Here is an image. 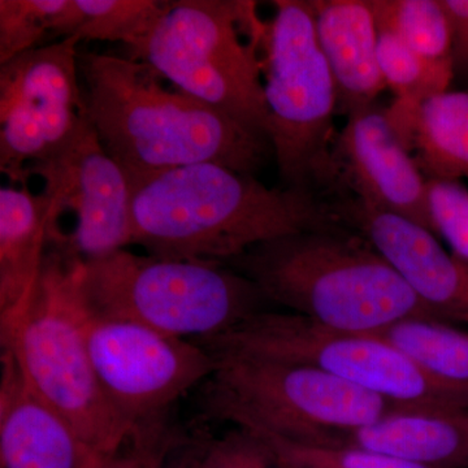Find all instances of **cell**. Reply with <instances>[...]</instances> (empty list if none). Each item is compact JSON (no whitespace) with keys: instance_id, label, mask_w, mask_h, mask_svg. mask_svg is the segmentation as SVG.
Wrapping results in <instances>:
<instances>
[{"instance_id":"obj_4","label":"cell","mask_w":468,"mask_h":468,"mask_svg":"<svg viewBox=\"0 0 468 468\" xmlns=\"http://www.w3.org/2000/svg\"><path fill=\"white\" fill-rule=\"evenodd\" d=\"M81 263L48 246L30 300L0 329V345L14 356L33 392L110 458L137 426L111 405L92 367L82 324Z\"/></svg>"},{"instance_id":"obj_16","label":"cell","mask_w":468,"mask_h":468,"mask_svg":"<svg viewBox=\"0 0 468 468\" xmlns=\"http://www.w3.org/2000/svg\"><path fill=\"white\" fill-rule=\"evenodd\" d=\"M316 34L345 115L377 103L387 86L378 60V29L368 0H311Z\"/></svg>"},{"instance_id":"obj_6","label":"cell","mask_w":468,"mask_h":468,"mask_svg":"<svg viewBox=\"0 0 468 468\" xmlns=\"http://www.w3.org/2000/svg\"><path fill=\"white\" fill-rule=\"evenodd\" d=\"M255 9L254 2L239 0L169 2L154 29L128 48V57L270 143L258 57L264 38L242 39L266 32Z\"/></svg>"},{"instance_id":"obj_21","label":"cell","mask_w":468,"mask_h":468,"mask_svg":"<svg viewBox=\"0 0 468 468\" xmlns=\"http://www.w3.org/2000/svg\"><path fill=\"white\" fill-rule=\"evenodd\" d=\"M372 335L399 347L431 374L468 384V331L440 320L415 318Z\"/></svg>"},{"instance_id":"obj_15","label":"cell","mask_w":468,"mask_h":468,"mask_svg":"<svg viewBox=\"0 0 468 468\" xmlns=\"http://www.w3.org/2000/svg\"><path fill=\"white\" fill-rule=\"evenodd\" d=\"M109 458L27 385L0 351V468H103Z\"/></svg>"},{"instance_id":"obj_29","label":"cell","mask_w":468,"mask_h":468,"mask_svg":"<svg viewBox=\"0 0 468 468\" xmlns=\"http://www.w3.org/2000/svg\"><path fill=\"white\" fill-rule=\"evenodd\" d=\"M452 29L454 73L468 76V0H441Z\"/></svg>"},{"instance_id":"obj_20","label":"cell","mask_w":468,"mask_h":468,"mask_svg":"<svg viewBox=\"0 0 468 468\" xmlns=\"http://www.w3.org/2000/svg\"><path fill=\"white\" fill-rule=\"evenodd\" d=\"M168 7L169 2L159 0H68L54 37L131 48L154 29Z\"/></svg>"},{"instance_id":"obj_13","label":"cell","mask_w":468,"mask_h":468,"mask_svg":"<svg viewBox=\"0 0 468 468\" xmlns=\"http://www.w3.org/2000/svg\"><path fill=\"white\" fill-rule=\"evenodd\" d=\"M335 187L372 207L414 221L433 233L427 203V178L397 133L388 110L374 103L347 115L335 135Z\"/></svg>"},{"instance_id":"obj_12","label":"cell","mask_w":468,"mask_h":468,"mask_svg":"<svg viewBox=\"0 0 468 468\" xmlns=\"http://www.w3.org/2000/svg\"><path fill=\"white\" fill-rule=\"evenodd\" d=\"M85 115V110H84ZM45 181L52 199V218L66 211L76 217L75 229L55 246L82 261L101 260L133 245V187L124 169L111 158L84 117L75 140L48 162L27 168Z\"/></svg>"},{"instance_id":"obj_14","label":"cell","mask_w":468,"mask_h":468,"mask_svg":"<svg viewBox=\"0 0 468 468\" xmlns=\"http://www.w3.org/2000/svg\"><path fill=\"white\" fill-rule=\"evenodd\" d=\"M328 208L341 224L365 237L442 322L468 325V263L446 251L435 234L354 196Z\"/></svg>"},{"instance_id":"obj_9","label":"cell","mask_w":468,"mask_h":468,"mask_svg":"<svg viewBox=\"0 0 468 468\" xmlns=\"http://www.w3.org/2000/svg\"><path fill=\"white\" fill-rule=\"evenodd\" d=\"M263 48L268 140L288 189L335 186L337 88L310 2L277 0Z\"/></svg>"},{"instance_id":"obj_26","label":"cell","mask_w":468,"mask_h":468,"mask_svg":"<svg viewBox=\"0 0 468 468\" xmlns=\"http://www.w3.org/2000/svg\"><path fill=\"white\" fill-rule=\"evenodd\" d=\"M427 203L433 234L468 263L467 187L458 180H427Z\"/></svg>"},{"instance_id":"obj_1","label":"cell","mask_w":468,"mask_h":468,"mask_svg":"<svg viewBox=\"0 0 468 468\" xmlns=\"http://www.w3.org/2000/svg\"><path fill=\"white\" fill-rule=\"evenodd\" d=\"M85 115L133 185L184 165L215 163L254 175L272 153L264 138L186 92L143 61L80 52Z\"/></svg>"},{"instance_id":"obj_2","label":"cell","mask_w":468,"mask_h":468,"mask_svg":"<svg viewBox=\"0 0 468 468\" xmlns=\"http://www.w3.org/2000/svg\"><path fill=\"white\" fill-rule=\"evenodd\" d=\"M133 245L165 260L227 261L338 220L313 193L268 187L215 163L184 165L132 185Z\"/></svg>"},{"instance_id":"obj_7","label":"cell","mask_w":468,"mask_h":468,"mask_svg":"<svg viewBox=\"0 0 468 468\" xmlns=\"http://www.w3.org/2000/svg\"><path fill=\"white\" fill-rule=\"evenodd\" d=\"M202 384L208 418L303 445L341 437L402 409L322 369L255 356H215Z\"/></svg>"},{"instance_id":"obj_11","label":"cell","mask_w":468,"mask_h":468,"mask_svg":"<svg viewBox=\"0 0 468 468\" xmlns=\"http://www.w3.org/2000/svg\"><path fill=\"white\" fill-rule=\"evenodd\" d=\"M82 324L101 389L133 426L167 415L178 399L205 384L218 367V359L196 341L91 313L84 301Z\"/></svg>"},{"instance_id":"obj_10","label":"cell","mask_w":468,"mask_h":468,"mask_svg":"<svg viewBox=\"0 0 468 468\" xmlns=\"http://www.w3.org/2000/svg\"><path fill=\"white\" fill-rule=\"evenodd\" d=\"M75 37L0 66V171L27 186V168L67 149L84 122Z\"/></svg>"},{"instance_id":"obj_23","label":"cell","mask_w":468,"mask_h":468,"mask_svg":"<svg viewBox=\"0 0 468 468\" xmlns=\"http://www.w3.org/2000/svg\"><path fill=\"white\" fill-rule=\"evenodd\" d=\"M378 60L385 86L396 95V103L415 104L449 90L455 76L452 60L423 57L384 30H378Z\"/></svg>"},{"instance_id":"obj_19","label":"cell","mask_w":468,"mask_h":468,"mask_svg":"<svg viewBox=\"0 0 468 468\" xmlns=\"http://www.w3.org/2000/svg\"><path fill=\"white\" fill-rule=\"evenodd\" d=\"M390 122L427 180L468 177V90H446L415 104L394 103Z\"/></svg>"},{"instance_id":"obj_17","label":"cell","mask_w":468,"mask_h":468,"mask_svg":"<svg viewBox=\"0 0 468 468\" xmlns=\"http://www.w3.org/2000/svg\"><path fill=\"white\" fill-rule=\"evenodd\" d=\"M52 199L27 186L0 189V329L26 309L55 229Z\"/></svg>"},{"instance_id":"obj_25","label":"cell","mask_w":468,"mask_h":468,"mask_svg":"<svg viewBox=\"0 0 468 468\" xmlns=\"http://www.w3.org/2000/svg\"><path fill=\"white\" fill-rule=\"evenodd\" d=\"M254 433L266 442L280 468H430L360 446L303 445Z\"/></svg>"},{"instance_id":"obj_8","label":"cell","mask_w":468,"mask_h":468,"mask_svg":"<svg viewBox=\"0 0 468 468\" xmlns=\"http://www.w3.org/2000/svg\"><path fill=\"white\" fill-rule=\"evenodd\" d=\"M196 343L214 356L311 366L402 409L468 410V384L431 374L377 335L335 331L298 314L261 311Z\"/></svg>"},{"instance_id":"obj_30","label":"cell","mask_w":468,"mask_h":468,"mask_svg":"<svg viewBox=\"0 0 468 468\" xmlns=\"http://www.w3.org/2000/svg\"><path fill=\"white\" fill-rule=\"evenodd\" d=\"M168 468H198V443L180 452L176 461L169 462Z\"/></svg>"},{"instance_id":"obj_22","label":"cell","mask_w":468,"mask_h":468,"mask_svg":"<svg viewBox=\"0 0 468 468\" xmlns=\"http://www.w3.org/2000/svg\"><path fill=\"white\" fill-rule=\"evenodd\" d=\"M378 29L399 37L418 54L452 60V29L441 0H368Z\"/></svg>"},{"instance_id":"obj_27","label":"cell","mask_w":468,"mask_h":468,"mask_svg":"<svg viewBox=\"0 0 468 468\" xmlns=\"http://www.w3.org/2000/svg\"><path fill=\"white\" fill-rule=\"evenodd\" d=\"M183 445L167 415H163L138 424L103 468H168L172 454Z\"/></svg>"},{"instance_id":"obj_24","label":"cell","mask_w":468,"mask_h":468,"mask_svg":"<svg viewBox=\"0 0 468 468\" xmlns=\"http://www.w3.org/2000/svg\"><path fill=\"white\" fill-rule=\"evenodd\" d=\"M68 0H0V66L54 37Z\"/></svg>"},{"instance_id":"obj_5","label":"cell","mask_w":468,"mask_h":468,"mask_svg":"<svg viewBox=\"0 0 468 468\" xmlns=\"http://www.w3.org/2000/svg\"><path fill=\"white\" fill-rule=\"evenodd\" d=\"M80 292L91 313L185 340H207L266 311L257 285L223 263L113 252L82 261Z\"/></svg>"},{"instance_id":"obj_18","label":"cell","mask_w":468,"mask_h":468,"mask_svg":"<svg viewBox=\"0 0 468 468\" xmlns=\"http://www.w3.org/2000/svg\"><path fill=\"white\" fill-rule=\"evenodd\" d=\"M337 445L384 452L430 468H468V410L399 409Z\"/></svg>"},{"instance_id":"obj_28","label":"cell","mask_w":468,"mask_h":468,"mask_svg":"<svg viewBox=\"0 0 468 468\" xmlns=\"http://www.w3.org/2000/svg\"><path fill=\"white\" fill-rule=\"evenodd\" d=\"M198 468H280L260 436L236 427L218 439L198 443Z\"/></svg>"},{"instance_id":"obj_3","label":"cell","mask_w":468,"mask_h":468,"mask_svg":"<svg viewBox=\"0 0 468 468\" xmlns=\"http://www.w3.org/2000/svg\"><path fill=\"white\" fill-rule=\"evenodd\" d=\"M226 266L268 302L335 331L378 334L408 319L442 322L365 237L341 223L261 243Z\"/></svg>"}]
</instances>
